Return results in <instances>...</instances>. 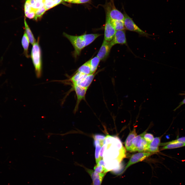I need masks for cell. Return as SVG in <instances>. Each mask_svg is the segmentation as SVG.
Returning a JSON list of instances; mask_svg holds the SVG:
<instances>
[{
  "label": "cell",
  "instance_id": "cell-1",
  "mask_svg": "<svg viewBox=\"0 0 185 185\" xmlns=\"http://www.w3.org/2000/svg\"><path fill=\"white\" fill-rule=\"evenodd\" d=\"M39 38L37 41L33 45L32 48L31 57L35 68V72L37 77L39 78L42 74V61L40 47L39 44Z\"/></svg>",
  "mask_w": 185,
  "mask_h": 185
},
{
  "label": "cell",
  "instance_id": "cell-2",
  "mask_svg": "<svg viewBox=\"0 0 185 185\" xmlns=\"http://www.w3.org/2000/svg\"><path fill=\"white\" fill-rule=\"evenodd\" d=\"M64 36L70 41L73 47L74 50L73 53L75 58L79 56L82 49L85 47V42L81 35H72L63 32Z\"/></svg>",
  "mask_w": 185,
  "mask_h": 185
},
{
  "label": "cell",
  "instance_id": "cell-3",
  "mask_svg": "<svg viewBox=\"0 0 185 185\" xmlns=\"http://www.w3.org/2000/svg\"><path fill=\"white\" fill-rule=\"evenodd\" d=\"M124 14V22L126 29L136 32L142 36L148 37L150 35L140 28L134 22L132 19L125 11Z\"/></svg>",
  "mask_w": 185,
  "mask_h": 185
},
{
  "label": "cell",
  "instance_id": "cell-4",
  "mask_svg": "<svg viewBox=\"0 0 185 185\" xmlns=\"http://www.w3.org/2000/svg\"><path fill=\"white\" fill-rule=\"evenodd\" d=\"M113 2H110L107 6L106 16L110 20L124 21V14L116 8Z\"/></svg>",
  "mask_w": 185,
  "mask_h": 185
},
{
  "label": "cell",
  "instance_id": "cell-5",
  "mask_svg": "<svg viewBox=\"0 0 185 185\" xmlns=\"http://www.w3.org/2000/svg\"><path fill=\"white\" fill-rule=\"evenodd\" d=\"M153 154L148 152H139L132 155L122 173H123L131 165L142 161Z\"/></svg>",
  "mask_w": 185,
  "mask_h": 185
},
{
  "label": "cell",
  "instance_id": "cell-6",
  "mask_svg": "<svg viewBox=\"0 0 185 185\" xmlns=\"http://www.w3.org/2000/svg\"><path fill=\"white\" fill-rule=\"evenodd\" d=\"M72 89L75 92L77 96L76 104L74 109L76 113L78 110L80 103L82 100L85 99L87 89L76 84L72 85Z\"/></svg>",
  "mask_w": 185,
  "mask_h": 185
},
{
  "label": "cell",
  "instance_id": "cell-7",
  "mask_svg": "<svg viewBox=\"0 0 185 185\" xmlns=\"http://www.w3.org/2000/svg\"><path fill=\"white\" fill-rule=\"evenodd\" d=\"M116 31L111 23L110 19L106 17L105 26L104 40L110 42L113 39Z\"/></svg>",
  "mask_w": 185,
  "mask_h": 185
},
{
  "label": "cell",
  "instance_id": "cell-8",
  "mask_svg": "<svg viewBox=\"0 0 185 185\" xmlns=\"http://www.w3.org/2000/svg\"><path fill=\"white\" fill-rule=\"evenodd\" d=\"M112 47L109 42L104 40L97 56L100 60H105L108 56Z\"/></svg>",
  "mask_w": 185,
  "mask_h": 185
},
{
  "label": "cell",
  "instance_id": "cell-9",
  "mask_svg": "<svg viewBox=\"0 0 185 185\" xmlns=\"http://www.w3.org/2000/svg\"><path fill=\"white\" fill-rule=\"evenodd\" d=\"M109 42L112 47L117 44L127 45L125 30L116 31L113 39Z\"/></svg>",
  "mask_w": 185,
  "mask_h": 185
},
{
  "label": "cell",
  "instance_id": "cell-10",
  "mask_svg": "<svg viewBox=\"0 0 185 185\" xmlns=\"http://www.w3.org/2000/svg\"><path fill=\"white\" fill-rule=\"evenodd\" d=\"M98 71L89 75L83 74L76 84L87 89Z\"/></svg>",
  "mask_w": 185,
  "mask_h": 185
},
{
  "label": "cell",
  "instance_id": "cell-11",
  "mask_svg": "<svg viewBox=\"0 0 185 185\" xmlns=\"http://www.w3.org/2000/svg\"><path fill=\"white\" fill-rule=\"evenodd\" d=\"M162 136L154 138L150 143L146 152L154 153L158 152Z\"/></svg>",
  "mask_w": 185,
  "mask_h": 185
},
{
  "label": "cell",
  "instance_id": "cell-12",
  "mask_svg": "<svg viewBox=\"0 0 185 185\" xmlns=\"http://www.w3.org/2000/svg\"><path fill=\"white\" fill-rule=\"evenodd\" d=\"M137 135L135 128L130 132L125 142V145L126 150L131 152L132 142L134 138Z\"/></svg>",
  "mask_w": 185,
  "mask_h": 185
},
{
  "label": "cell",
  "instance_id": "cell-13",
  "mask_svg": "<svg viewBox=\"0 0 185 185\" xmlns=\"http://www.w3.org/2000/svg\"><path fill=\"white\" fill-rule=\"evenodd\" d=\"M101 35L98 33L84 34L81 35L85 43V47L93 42L97 38Z\"/></svg>",
  "mask_w": 185,
  "mask_h": 185
},
{
  "label": "cell",
  "instance_id": "cell-14",
  "mask_svg": "<svg viewBox=\"0 0 185 185\" xmlns=\"http://www.w3.org/2000/svg\"><path fill=\"white\" fill-rule=\"evenodd\" d=\"M29 42V40L24 31L21 43L24 49V54L27 58L29 57L28 51Z\"/></svg>",
  "mask_w": 185,
  "mask_h": 185
},
{
  "label": "cell",
  "instance_id": "cell-15",
  "mask_svg": "<svg viewBox=\"0 0 185 185\" xmlns=\"http://www.w3.org/2000/svg\"><path fill=\"white\" fill-rule=\"evenodd\" d=\"M76 72H78L86 75L92 73L90 64V60L80 66Z\"/></svg>",
  "mask_w": 185,
  "mask_h": 185
},
{
  "label": "cell",
  "instance_id": "cell-16",
  "mask_svg": "<svg viewBox=\"0 0 185 185\" xmlns=\"http://www.w3.org/2000/svg\"><path fill=\"white\" fill-rule=\"evenodd\" d=\"M25 32L30 42L33 45L36 42V40L30 29L29 26L25 19H24Z\"/></svg>",
  "mask_w": 185,
  "mask_h": 185
},
{
  "label": "cell",
  "instance_id": "cell-17",
  "mask_svg": "<svg viewBox=\"0 0 185 185\" xmlns=\"http://www.w3.org/2000/svg\"><path fill=\"white\" fill-rule=\"evenodd\" d=\"M147 129L140 134L137 135L133 139L132 142V145L131 152L137 151L138 144L140 140L143 137L144 135L146 133Z\"/></svg>",
  "mask_w": 185,
  "mask_h": 185
},
{
  "label": "cell",
  "instance_id": "cell-18",
  "mask_svg": "<svg viewBox=\"0 0 185 185\" xmlns=\"http://www.w3.org/2000/svg\"><path fill=\"white\" fill-rule=\"evenodd\" d=\"M150 143L147 142L143 137L139 141L137 147V151L139 152H146Z\"/></svg>",
  "mask_w": 185,
  "mask_h": 185
},
{
  "label": "cell",
  "instance_id": "cell-19",
  "mask_svg": "<svg viewBox=\"0 0 185 185\" xmlns=\"http://www.w3.org/2000/svg\"><path fill=\"white\" fill-rule=\"evenodd\" d=\"M100 60L96 56L90 60V64L92 73H95Z\"/></svg>",
  "mask_w": 185,
  "mask_h": 185
},
{
  "label": "cell",
  "instance_id": "cell-20",
  "mask_svg": "<svg viewBox=\"0 0 185 185\" xmlns=\"http://www.w3.org/2000/svg\"><path fill=\"white\" fill-rule=\"evenodd\" d=\"M110 20L113 26L116 31L126 30L124 26V21L115 20L110 19Z\"/></svg>",
  "mask_w": 185,
  "mask_h": 185
},
{
  "label": "cell",
  "instance_id": "cell-21",
  "mask_svg": "<svg viewBox=\"0 0 185 185\" xmlns=\"http://www.w3.org/2000/svg\"><path fill=\"white\" fill-rule=\"evenodd\" d=\"M185 146V142H178L168 144L161 148V150L177 148Z\"/></svg>",
  "mask_w": 185,
  "mask_h": 185
},
{
  "label": "cell",
  "instance_id": "cell-22",
  "mask_svg": "<svg viewBox=\"0 0 185 185\" xmlns=\"http://www.w3.org/2000/svg\"><path fill=\"white\" fill-rule=\"evenodd\" d=\"M47 10L45 8L44 6L38 9L36 11L34 19L36 21L41 17Z\"/></svg>",
  "mask_w": 185,
  "mask_h": 185
},
{
  "label": "cell",
  "instance_id": "cell-23",
  "mask_svg": "<svg viewBox=\"0 0 185 185\" xmlns=\"http://www.w3.org/2000/svg\"><path fill=\"white\" fill-rule=\"evenodd\" d=\"M32 11H34L35 12L36 11L32 8L31 6L29 1L26 0L24 5V12L25 15L26 16L28 13Z\"/></svg>",
  "mask_w": 185,
  "mask_h": 185
},
{
  "label": "cell",
  "instance_id": "cell-24",
  "mask_svg": "<svg viewBox=\"0 0 185 185\" xmlns=\"http://www.w3.org/2000/svg\"><path fill=\"white\" fill-rule=\"evenodd\" d=\"M55 4L54 0H45L44 3V6L47 11L55 6Z\"/></svg>",
  "mask_w": 185,
  "mask_h": 185
},
{
  "label": "cell",
  "instance_id": "cell-25",
  "mask_svg": "<svg viewBox=\"0 0 185 185\" xmlns=\"http://www.w3.org/2000/svg\"><path fill=\"white\" fill-rule=\"evenodd\" d=\"M94 171L98 173H106L107 171L105 168L102 165L97 164L94 168Z\"/></svg>",
  "mask_w": 185,
  "mask_h": 185
},
{
  "label": "cell",
  "instance_id": "cell-26",
  "mask_svg": "<svg viewBox=\"0 0 185 185\" xmlns=\"http://www.w3.org/2000/svg\"><path fill=\"white\" fill-rule=\"evenodd\" d=\"M101 145H98L96 146L95 152V157L96 163L97 164L99 161L101 159L100 158L99 153L100 150L101 149Z\"/></svg>",
  "mask_w": 185,
  "mask_h": 185
},
{
  "label": "cell",
  "instance_id": "cell-27",
  "mask_svg": "<svg viewBox=\"0 0 185 185\" xmlns=\"http://www.w3.org/2000/svg\"><path fill=\"white\" fill-rule=\"evenodd\" d=\"M105 174V173H104L99 177H97L92 180L93 185H101Z\"/></svg>",
  "mask_w": 185,
  "mask_h": 185
},
{
  "label": "cell",
  "instance_id": "cell-28",
  "mask_svg": "<svg viewBox=\"0 0 185 185\" xmlns=\"http://www.w3.org/2000/svg\"><path fill=\"white\" fill-rule=\"evenodd\" d=\"M178 142H185V137L179 138L175 140H172L170 142L161 143L160 146H164L169 143Z\"/></svg>",
  "mask_w": 185,
  "mask_h": 185
},
{
  "label": "cell",
  "instance_id": "cell-29",
  "mask_svg": "<svg viewBox=\"0 0 185 185\" xmlns=\"http://www.w3.org/2000/svg\"><path fill=\"white\" fill-rule=\"evenodd\" d=\"M143 138L147 142L150 143L152 141L154 138L152 134L146 133L144 135Z\"/></svg>",
  "mask_w": 185,
  "mask_h": 185
},
{
  "label": "cell",
  "instance_id": "cell-30",
  "mask_svg": "<svg viewBox=\"0 0 185 185\" xmlns=\"http://www.w3.org/2000/svg\"><path fill=\"white\" fill-rule=\"evenodd\" d=\"M93 137L94 139L99 140H103L106 137L105 135L99 134H95L93 135Z\"/></svg>",
  "mask_w": 185,
  "mask_h": 185
},
{
  "label": "cell",
  "instance_id": "cell-31",
  "mask_svg": "<svg viewBox=\"0 0 185 185\" xmlns=\"http://www.w3.org/2000/svg\"><path fill=\"white\" fill-rule=\"evenodd\" d=\"M90 0H75L72 1L71 3L80 4L88 2Z\"/></svg>",
  "mask_w": 185,
  "mask_h": 185
},
{
  "label": "cell",
  "instance_id": "cell-32",
  "mask_svg": "<svg viewBox=\"0 0 185 185\" xmlns=\"http://www.w3.org/2000/svg\"><path fill=\"white\" fill-rule=\"evenodd\" d=\"M35 12L34 11H32L28 13L26 16L30 19L34 18L35 16Z\"/></svg>",
  "mask_w": 185,
  "mask_h": 185
},
{
  "label": "cell",
  "instance_id": "cell-33",
  "mask_svg": "<svg viewBox=\"0 0 185 185\" xmlns=\"http://www.w3.org/2000/svg\"><path fill=\"white\" fill-rule=\"evenodd\" d=\"M106 147V144L103 145L101 148L99 153L100 158V159H103V155L105 150Z\"/></svg>",
  "mask_w": 185,
  "mask_h": 185
},
{
  "label": "cell",
  "instance_id": "cell-34",
  "mask_svg": "<svg viewBox=\"0 0 185 185\" xmlns=\"http://www.w3.org/2000/svg\"><path fill=\"white\" fill-rule=\"evenodd\" d=\"M103 145V140H99L94 139V146L98 145H101L102 146Z\"/></svg>",
  "mask_w": 185,
  "mask_h": 185
},
{
  "label": "cell",
  "instance_id": "cell-35",
  "mask_svg": "<svg viewBox=\"0 0 185 185\" xmlns=\"http://www.w3.org/2000/svg\"><path fill=\"white\" fill-rule=\"evenodd\" d=\"M97 164L102 165L105 167V164L104 160L102 159L99 161Z\"/></svg>",
  "mask_w": 185,
  "mask_h": 185
},
{
  "label": "cell",
  "instance_id": "cell-36",
  "mask_svg": "<svg viewBox=\"0 0 185 185\" xmlns=\"http://www.w3.org/2000/svg\"><path fill=\"white\" fill-rule=\"evenodd\" d=\"M28 0L30 2L31 4V7L32 8H33V9H34V6H35V0Z\"/></svg>",
  "mask_w": 185,
  "mask_h": 185
},
{
  "label": "cell",
  "instance_id": "cell-37",
  "mask_svg": "<svg viewBox=\"0 0 185 185\" xmlns=\"http://www.w3.org/2000/svg\"><path fill=\"white\" fill-rule=\"evenodd\" d=\"M185 104V98L180 103L179 105L174 109L175 110L180 107L182 105Z\"/></svg>",
  "mask_w": 185,
  "mask_h": 185
},
{
  "label": "cell",
  "instance_id": "cell-38",
  "mask_svg": "<svg viewBox=\"0 0 185 185\" xmlns=\"http://www.w3.org/2000/svg\"><path fill=\"white\" fill-rule=\"evenodd\" d=\"M62 0H57V2L55 4V5L56 6L60 3L62 2Z\"/></svg>",
  "mask_w": 185,
  "mask_h": 185
},
{
  "label": "cell",
  "instance_id": "cell-39",
  "mask_svg": "<svg viewBox=\"0 0 185 185\" xmlns=\"http://www.w3.org/2000/svg\"><path fill=\"white\" fill-rule=\"evenodd\" d=\"M45 0H35V1L38 2L43 3L44 4Z\"/></svg>",
  "mask_w": 185,
  "mask_h": 185
},
{
  "label": "cell",
  "instance_id": "cell-40",
  "mask_svg": "<svg viewBox=\"0 0 185 185\" xmlns=\"http://www.w3.org/2000/svg\"><path fill=\"white\" fill-rule=\"evenodd\" d=\"M75 0H64L63 1L71 3L72 1Z\"/></svg>",
  "mask_w": 185,
  "mask_h": 185
},
{
  "label": "cell",
  "instance_id": "cell-41",
  "mask_svg": "<svg viewBox=\"0 0 185 185\" xmlns=\"http://www.w3.org/2000/svg\"><path fill=\"white\" fill-rule=\"evenodd\" d=\"M64 0H62L63 1Z\"/></svg>",
  "mask_w": 185,
  "mask_h": 185
}]
</instances>
